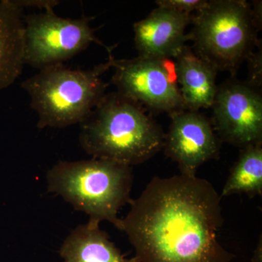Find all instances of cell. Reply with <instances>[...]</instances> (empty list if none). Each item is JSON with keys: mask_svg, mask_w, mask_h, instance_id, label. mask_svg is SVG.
Wrapping results in <instances>:
<instances>
[{"mask_svg": "<svg viewBox=\"0 0 262 262\" xmlns=\"http://www.w3.org/2000/svg\"><path fill=\"white\" fill-rule=\"evenodd\" d=\"M53 7L43 13L24 17V64L42 70L50 66L63 63L92 42L113 50L95 35L91 27L93 18H63L55 13Z\"/></svg>", "mask_w": 262, "mask_h": 262, "instance_id": "cell-6", "label": "cell"}, {"mask_svg": "<svg viewBox=\"0 0 262 262\" xmlns=\"http://www.w3.org/2000/svg\"><path fill=\"white\" fill-rule=\"evenodd\" d=\"M189 34L194 52L217 70L235 75L259 45L261 3L253 8L244 0H213L193 15Z\"/></svg>", "mask_w": 262, "mask_h": 262, "instance_id": "cell-5", "label": "cell"}, {"mask_svg": "<svg viewBox=\"0 0 262 262\" xmlns=\"http://www.w3.org/2000/svg\"><path fill=\"white\" fill-rule=\"evenodd\" d=\"M80 125V145L93 158L132 167L163 149L161 126L142 106L118 92L105 94Z\"/></svg>", "mask_w": 262, "mask_h": 262, "instance_id": "cell-2", "label": "cell"}, {"mask_svg": "<svg viewBox=\"0 0 262 262\" xmlns=\"http://www.w3.org/2000/svg\"><path fill=\"white\" fill-rule=\"evenodd\" d=\"M48 192L60 195L89 221H106L122 231L118 212L130 204L132 168L112 160L60 161L47 173Z\"/></svg>", "mask_w": 262, "mask_h": 262, "instance_id": "cell-3", "label": "cell"}, {"mask_svg": "<svg viewBox=\"0 0 262 262\" xmlns=\"http://www.w3.org/2000/svg\"><path fill=\"white\" fill-rule=\"evenodd\" d=\"M234 194H246L249 198L262 195V144L241 149L220 196Z\"/></svg>", "mask_w": 262, "mask_h": 262, "instance_id": "cell-14", "label": "cell"}, {"mask_svg": "<svg viewBox=\"0 0 262 262\" xmlns=\"http://www.w3.org/2000/svg\"><path fill=\"white\" fill-rule=\"evenodd\" d=\"M113 82L117 92L143 107L170 116L185 110L172 59L139 56L113 58Z\"/></svg>", "mask_w": 262, "mask_h": 262, "instance_id": "cell-7", "label": "cell"}, {"mask_svg": "<svg viewBox=\"0 0 262 262\" xmlns=\"http://www.w3.org/2000/svg\"><path fill=\"white\" fill-rule=\"evenodd\" d=\"M99 224L89 221L71 232L60 249L64 262H138L125 258Z\"/></svg>", "mask_w": 262, "mask_h": 262, "instance_id": "cell-13", "label": "cell"}, {"mask_svg": "<svg viewBox=\"0 0 262 262\" xmlns=\"http://www.w3.org/2000/svg\"><path fill=\"white\" fill-rule=\"evenodd\" d=\"M170 117L163 149L177 163L180 174L194 177L202 165L217 158L222 141L213 123L198 112L183 110Z\"/></svg>", "mask_w": 262, "mask_h": 262, "instance_id": "cell-9", "label": "cell"}, {"mask_svg": "<svg viewBox=\"0 0 262 262\" xmlns=\"http://www.w3.org/2000/svg\"><path fill=\"white\" fill-rule=\"evenodd\" d=\"M17 1H0V92L11 85L24 65V23Z\"/></svg>", "mask_w": 262, "mask_h": 262, "instance_id": "cell-12", "label": "cell"}, {"mask_svg": "<svg viewBox=\"0 0 262 262\" xmlns=\"http://www.w3.org/2000/svg\"><path fill=\"white\" fill-rule=\"evenodd\" d=\"M206 0H159L156 1L158 7L177 10L180 13L191 14L203 9L208 4Z\"/></svg>", "mask_w": 262, "mask_h": 262, "instance_id": "cell-15", "label": "cell"}, {"mask_svg": "<svg viewBox=\"0 0 262 262\" xmlns=\"http://www.w3.org/2000/svg\"><path fill=\"white\" fill-rule=\"evenodd\" d=\"M193 15L158 7L134 26L139 56L173 60L189 39L186 29Z\"/></svg>", "mask_w": 262, "mask_h": 262, "instance_id": "cell-10", "label": "cell"}, {"mask_svg": "<svg viewBox=\"0 0 262 262\" xmlns=\"http://www.w3.org/2000/svg\"><path fill=\"white\" fill-rule=\"evenodd\" d=\"M213 128L221 141L238 147L262 144V97L259 89L232 80L218 87L211 106Z\"/></svg>", "mask_w": 262, "mask_h": 262, "instance_id": "cell-8", "label": "cell"}, {"mask_svg": "<svg viewBox=\"0 0 262 262\" xmlns=\"http://www.w3.org/2000/svg\"><path fill=\"white\" fill-rule=\"evenodd\" d=\"M259 256H261V242L260 241V244H258L256 251H255L254 254L252 259L253 262H259Z\"/></svg>", "mask_w": 262, "mask_h": 262, "instance_id": "cell-17", "label": "cell"}, {"mask_svg": "<svg viewBox=\"0 0 262 262\" xmlns=\"http://www.w3.org/2000/svg\"><path fill=\"white\" fill-rule=\"evenodd\" d=\"M113 54L91 70H72L63 63L39 70L22 82L38 114L39 128L65 127L82 123L101 101L107 84L102 75L113 67Z\"/></svg>", "mask_w": 262, "mask_h": 262, "instance_id": "cell-4", "label": "cell"}, {"mask_svg": "<svg viewBox=\"0 0 262 262\" xmlns=\"http://www.w3.org/2000/svg\"><path fill=\"white\" fill-rule=\"evenodd\" d=\"M221 200L211 183L196 176L154 177L122 220L136 261H232L234 255L218 239Z\"/></svg>", "mask_w": 262, "mask_h": 262, "instance_id": "cell-1", "label": "cell"}, {"mask_svg": "<svg viewBox=\"0 0 262 262\" xmlns=\"http://www.w3.org/2000/svg\"><path fill=\"white\" fill-rule=\"evenodd\" d=\"M249 61V79L247 82L254 87L261 86V49L259 46L257 51L253 52L252 54L248 58Z\"/></svg>", "mask_w": 262, "mask_h": 262, "instance_id": "cell-16", "label": "cell"}, {"mask_svg": "<svg viewBox=\"0 0 262 262\" xmlns=\"http://www.w3.org/2000/svg\"><path fill=\"white\" fill-rule=\"evenodd\" d=\"M173 61L185 110L211 107L218 90V70L187 46Z\"/></svg>", "mask_w": 262, "mask_h": 262, "instance_id": "cell-11", "label": "cell"}]
</instances>
